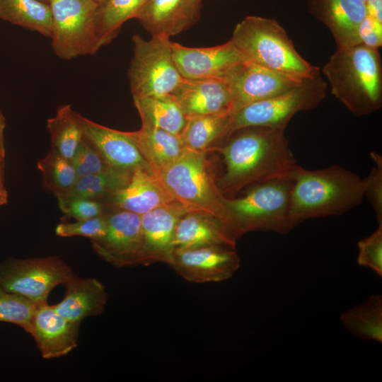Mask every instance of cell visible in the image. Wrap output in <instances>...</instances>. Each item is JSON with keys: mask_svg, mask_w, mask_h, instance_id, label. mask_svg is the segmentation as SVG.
<instances>
[{"mask_svg": "<svg viewBox=\"0 0 382 382\" xmlns=\"http://www.w3.org/2000/svg\"><path fill=\"white\" fill-rule=\"evenodd\" d=\"M213 150L224 158L226 171L217 185L226 195L271 180L291 178L298 168L285 129L252 126L233 131Z\"/></svg>", "mask_w": 382, "mask_h": 382, "instance_id": "1", "label": "cell"}, {"mask_svg": "<svg viewBox=\"0 0 382 382\" xmlns=\"http://www.w3.org/2000/svg\"><path fill=\"white\" fill-rule=\"evenodd\" d=\"M292 180L290 213L295 226L309 219L342 215L364 198V179L337 165L317 170L299 165Z\"/></svg>", "mask_w": 382, "mask_h": 382, "instance_id": "2", "label": "cell"}, {"mask_svg": "<svg viewBox=\"0 0 382 382\" xmlns=\"http://www.w3.org/2000/svg\"><path fill=\"white\" fill-rule=\"evenodd\" d=\"M331 93L357 117L382 106V62L378 50L363 45L337 48L322 68Z\"/></svg>", "mask_w": 382, "mask_h": 382, "instance_id": "3", "label": "cell"}, {"mask_svg": "<svg viewBox=\"0 0 382 382\" xmlns=\"http://www.w3.org/2000/svg\"><path fill=\"white\" fill-rule=\"evenodd\" d=\"M293 180L255 183L241 197L224 198V225L235 240L255 231L287 233L295 228L290 213Z\"/></svg>", "mask_w": 382, "mask_h": 382, "instance_id": "4", "label": "cell"}, {"mask_svg": "<svg viewBox=\"0 0 382 382\" xmlns=\"http://www.w3.org/2000/svg\"><path fill=\"white\" fill-rule=\"evenodd\" d=\"M230 40L247 60L289 76L303 79L320 70L300 54L274 18L248 16L236 25Z\"/></svg>", "mask_w": 382, "mask_h": 382, "instance_id": "5", "label": "cell"}, {"mask_svg": "<svg viewBox=\"0 0 382 382\" xmlns=\"http://www.w3.org/2000/svg\"><path fill=\"white\" fill-rule=\"evenodd\" d=\"M207 154L185 149L157 178L173 197L189 211L210 214L224 224L225 197L217 185Z\"/></svg>", "mask_w": 382, "mask_h": 382, "instance_id": "6", "label": "cell"}, {"mask_svg": "<svg viewBox=\"0 0 382 382\" xmlns=\"http://www.w3.org/2000/svg\"><path fill=\"white\" fill-rule=\"evenodd\" d=\"M327 87L319 70L283 93L248 105L232 114L230 135L236 129L252 126L286 129L297 112L312 110L324 100Z\"/></svg>", "mask_w": 382, "mask_h": 382, "instance_id": "7", "label": "cell"}, {"mask_svg": "<svg viewBox=\"0 0 382 382\" xmlns=\"http://www.w3.org/2000/svg\"><path fill=\"white\" fill-rule=\"evenodd\" d=\"M170 37L132 36L133 57L128 69L132 96L172 94L184 78L174 62Z\"/></svg>", "mask_w": 382, "mask_h": 382, "instance_id": "8", "label": "cell"}, {"mask_svg": "<svg viewBox=\"0 0 382 382\" xmlns=\"http://www.w3.org/2000/svg\"><path fill=\"white\" fill-rule=\"evenodd\" d=\"M52 12L51 46L60 59L93 55L100 49L96 35L93 0H50Z\"/></svg>", "mask_w": 382, "mask_h": 382, "instance_id": "9", "label": "cell"}, {"mask_svg": "<svg viewBox=\"0 0 382 382\" xmlns=\"http://www.w3.org/2000/svg\"><path fill=\"white\" fill-rule=\"evenodd\" d=\"M73 274L71 267L57 255L8 258L0 264V287L38 305L47 303L51 291Z\"/></svg>", "mask_w": 382, "mask_h": 382, "instance_id": "10", "label": "cell"}, {"mask_svg": "<svg viewBox=\"0 0 382 382\" xmlns=\"http://www.w3.org/2000/svg\"><path fill=\"white\" fill-rule=\"evenodd\" d=\"M105 216V235L91 241L94 252L117 267L140 265L143 248L141 216L121 209H108Z\"/></svg>", "mask_w": 382, "mask_h": 382, "instance_id": "11", "label": "cell"}, {"mask_svg": "<svg viewBox=\"0 0 382 382\" xmlns=\"http://www.w3.org/2000/svg\"><path fill=\"white\" fill-rule=\"evenodd\" d=\"M223 79L230 88L234 113L248 105L283 93L304 79L289 76L245 59L233 66Z\"/></svg>", "mask_w": 382, "mask_h": 382, "instance_id": "12", "label": "cell"}, {"mask_svg": "<svg viewBox=\"0 0 382 382\" xmlns=\"http://www.w3.org/2000/svg\"><path fill=\"white\" fill-rule=\"evenodd\" d=\"M169 265L190 282H219L233 277L240 257L236 248L219 245L175 249Z\"/></svg>", "mask_w": 382, "mask_h": 382, "instance_id": "13", "label": "cell"}, {"mask_svg": "<svg viewBox=\"0 0 382 382\" xmlns=\"http://www.w3.org/2000/svg\"><path fill=\"white\" fill-rule=\"evenodd\" d=\"M83 137L112 168L133 172L149 166L137 141V132H124L98 124L77 112Z\"/></svg>", "mask_w": 382, "mask_h": 382, "instance_id": "14", "label": "cell"}, {"mask_svg": "<svg viewBox=\"0 0 382 382\" xmlns=\"http://www.w3.org/2000/svg\"><path fill=\"white\" fill-rule=\"evenodd\" d=\"M175 65L184 79H224L236 64L246 59L229 40L213 47H190L171 42Z\"/></svg>", "mask_w": 382, "mask_h": 382, "instance_id": "15", "label": "cell"}, {"mask_svg": "<svg viewBox=\"0 0 382 382\" xmlns=\"http://www.w3.org/2000/svg\"><path fill=\"white\" fill-rule=\"evenodd\" d=\"M187 212L183 204L174 202L141 215L143 248L140 265L170 263L175 226Z\"/></svg>", "mask_w": 382, "mask_h": 382, "instance_id": "16", "label": "cell"}, {"mask_svg": "<svg viewBox=\"0 0 382 382\" xmlns=\"http://www.w3.org/2000/svg\"><path fill=\"white\" fill-rule=\"evenodd\" d=\"M81 323L60 316L48 303L38 304L28 333L34 339L41 355L53 359L66 355L78 345Z\"/></svg>", "mask_w": 382, "mask_h": 382, "instance_id": "17", "label": "cell"}, {"mask_svg": "<svg viewBox=\"0 0 382 382\" xmlns=\"http://www.w3.org/2000/svg\"><path fill=\"white\" fill-rule=\"evenodd\" d=\"M172 95L187 117L233 114L231 93L223 79H184Z\"/></svg>", "mask_w": 382, "mask_h": 382, "instance_id": "18", "label": "cell"}, {"mask_svg": "<svg viewBox=\"0 0 382 382\" xmlns=\"http://www.w3.org/2000/svg\"><path fill=\"white\" fill-rule=\"evenodd\" d=\"M177 202L148 168H137L128 183L102 202L105 209H121L142 215Z\"/></svg>", "mask_w": 382, "mask_h": 382, "instance_id": "19", "label": "cell"}, {"mask_svg": "<svg viewBox=\"0 0 382 382\" xmlns=\"http://www.w3.org/2000/svg\"><path fill=\"white\" fill-rule=\"evenodd\" d=\"M308 12L331 33L337 48L359 44L358 27L366 16L361 0H306Z\"/></svg>", "mask_w": 382, "mask_h": 382, "instance_id": "20", "label": "cell"}, {"mask_svg": "<svg viewBox=\"0 0 382 382\" xmlns=\"http://www.w3.org/2000/svg\"><path fill=\"white\" fill-rule=\"evenodd\" d=\"M202 5V0H148L137 19L151 35L170 37L198 21Z\"/></svg>", "mask_w": 382, "mask_h": 382, "instance_id": "21", "label": "cell"}, {"mask_svg": "<svg viewBox=\"0 0 382 382\" xmlns=\"http://www.w3.org/2000/svg\"><path fill=\"white\" fill-rule=\"evenodd\" d=\"M65 294L54 309L64 318L79 322L102 314L108 301L105 286L92 277H79L74 274L64 284Z\"/></svg>", "mask_w": 382, "mask_h": 382, "instance_id": "22", "label": "cell"}, {"mask_svg": "<svg viewBox=\"0 0 382 382\" xmlns=\"http://www.w3.org/2000/svg\"><path fill=\"white\" fill-rule=\"evenodd\" d=\"M236 241L219 219L199 212L190 211L178 219L173 236L175 249L219 245L236 248Z\"/></svg>", "mask_w": 382, "mask_h": 382, "instance_id": "23", "label": "cell"}, {"mask_svg": "<svg viewBox=\"0 0 382 382\" xmlns=\"http://www.w3.org/2000/svg\"><path fill=\"white\" fill-rule=\"evenodd\" d=\"M137 132L139 150L156 177L175 161L186 149L180 136L165 130L141 126Z\"/></svg>", "mask_w": 382, "mask_h": 382, "instance_id": "24", "label": "cell"}, {"mask_svg": "<svg viewBox=\"0 0 382 382\" xmlns=\"http://www.w3.org/2000/svg\"><path fill=\"white\" fill-rule=\"evenodd\" d=\"M132 97L141 126L163 129L180 136L187 117L172 94Z\"/></svg>", "mask_w": 382, "mask_h": 382, "instance_id": "25", "label": "cell"}, {"mask_svg": "<svg viewBox=\"0 0 382 382\" xmlns=\"http://www.w3.org/2000/svg\"><path fill=\"white\" fill-rule=\"evenodd\" d=\"M232 114L209 115L187 117L180 134L187 149L197 151H212L215 144L226 141L230 136Z\"/></svg>", "mask_w": 382, "mask_h": 382, "instance_id": "26", "label": "cell"}, {"mask_svg": "<svg viewBox=\"0 0 382 382\" xmlns=\"http://www.w3.org/2000/svg\"><path fill=\"white\" fill-rule=\"evenodd\" d=\"M0 19L50 37L52 12L40 0H0Z\"/></svg>", "mask_w": 382, "mask_h": 382, "instance_id": "27", "label": "cell"}, {"mask_svg": "<svg viewBox=\"0 0 382 382\" xmlns=\"http://www.w3.org/2000/svg\"><path fill=\"white\" fill-rule=\"evenodd\" d=\"M148 0H106L98 6L95 20L99 47L115 39L128 20L137 18Z\"/></svg>", "mask_w": 382, "mask_h": 382, "instance_id": "28", "label": "cell"}, {"mask_svg": "<svg viewBox=\"0 0 382 382\" xmlns=\"http://www.w3.org/2000/svg\"><path fill=\"white\" fill-rule=\"evenodd\" d=\"M345 328L361 340L382 342V296L371 295L340 317Z\"/></svg>", "mask_w": 382, "mask_h": 382, "instance_id": "29", "label": "cell"}, {"mask_svg": "<svg viewBox=\"0 0 382 382\" xmlns=\"http://www.w3.org/2000/svg\"><path fill=\"white\" fill-rule=\"evenodd\" d=\"M51 148L62 156L71 160L83 138L77 112L69 104L57 107L55 115L47 121Z\"/></svg>", "mask_w": 382, "mask_h": 382, "instance_id": "30", "label": "cell"}, {"mask_svg": "<svg viewBox=\"0 0 382 382\" xmlns=\"http://www.w3.org/2000/svg\"><path fill=\"white\" fill-rule=\"evenodd\" d=\"M132 173L112 169L79 177L71 189L57 199L86 198L103 202L124 187L128 183Z\"/></svg>", "mask_w": 382, "mask_h": 382, "instance_id": "31", "label": "cell"}, {"mask_svg": "<svg viewBox=\"0 0 382 382\" xmlns=\"http://www.w3.org/2000/svg\"><path fill=\"white\" fill-rule=\"evenodd\" d=\"M37 168L41 173L44 189L57 198L70 190L78 179L71 161L52 149L37 161Z\"/></svg>", "mask_w": 382, "mask_h": 382, "instance_id": "32", "label": "cell"}, {"mask_svg": "<svg viewBox=\"0 0 382 382\" xmlns=\"http://www.w3.org/2000/svg\"><path fill=\"white\" fill-rule=\"evenodd\" d=\"M37 304L0 287V322L10 323L28 332Z\"/></svg>", "mask_w": 382, "mask_h": 382, "instance_id": "33", "label": "cell"}, {"mask_svg": "<svg viewBox=\"0 0 382 382\" xmlns=\"http://www.w3.org/2000/svg\"><path fill=\"white\" fill-rule=\"evenodd\" d=\"M71 161L78 178L115 169L83 137Z\"/></svg>", "mask_w": 382, "mask_h": 382, "instance_id": "34", "label": "cell"}, {"mask_svg": "<svg viewBox=\"0 0 382 382\" xmlns=\"http://www.w3.org/2000/svg\"><path fill=\"white\" fill-rule=\"evenodd\" d=\"M105 213L103 215L74 222H62L55 227V234L59 237L82 236L91 240L103 238L107 231Z\"/></svg>", "mask_w": 382, "mask_h": 382, "instance_id": "35", "label": "cell"}, {"mask_svg": "<svg viewBox=\"0 0 382 382\" xmlns=\"http://www.w3.org/2000/svg\"><path fill=\"white\" fill-rule=\"evenodd\" d=\"M357 263L382 277V224L370 236L357 243Z\"/></svg>", "mask_w": 382, "mask_h": 382, "instance_id": "36", "label": "cell"}, {"mask_svg": "<svg viewBox=\"0 0 382 382\" xmlns=\"http://www.w3.org/2000/svg\"><path fill=\"white\" fill-rule=\"evenodd\" d=\"M371 157L375 162L368 175L363 178L364 182V197L369 201L378 220L382 224V156L371 152Z\"/></svg>", "mask_w": 382, "mask_h": 382, "instance_id": "37", "label": "cell"}, {"mask_svg": "<svg viewBox=\"0 0 382 382\" xmlns=\"http://www.w3.org/2000/svg\"><path fill=\"white\" fill-rule=\"evenodd\" d=\"M59 207L64 217L83 220L96 217L105 213L101 201L86 198L57 199Z\"/></svg>", "mask_w": 382, "mask_h": 382, "instance_id": "38", "label": "cell"}, {"mask_svg": "<svg viewBox=\"0 0 382 382\" xmlns=\"http://www.w3.org/2000/svg\"><path fill=\"white\" fill-rule=\"evenodd\" d=\"M359 44L378 50L382 45V23L366 15L358 27Z\"/></svg>", "mask_w": 382, "mask_h": 382, "instance_id": "39", "label": "cell"}, {"mask_svg": "<svg viewBox=\"0 0 382 382\" xmlns=\"http://www.w3.org/2000/svg\"><path fill=\"white\" fill-rule=\"evenodd\" d=\"M364 4L366 15L382 23V0H366Z\"/></svg>", "mask_w": 382, "mask_h": 382, "instance_id": "40", "label": "cell"}, {"mask_svg": "<svg viewBox=\"0 0 382 382\" xmlns=\"http://www.w3.org/2000/svg\"><path fill=\"white\" fill-rule=\"evenodd\" d=\"M6 126V118L0 108V157L5 158L6 148L4 132Z\"/></svg>", "mask_w": 382, "mask_h": 382, "instance_id": "41", "label": "cell"}, {"mask_svg": "<svg viewBox=\"0 0 382 382\" xmlns=\"http://www.w3.org/2000/svg\"><path fill=\"white\" fill-rule=\"evenodd\" d=\"M8 200V193L5 187L4 181L0 180V209L7 204Z\"/></svg>", "mask_w": 382, "mask_h": 382, "instance_id": "42", "label": "cell"}, {"mask_svg": "<svg viewBox=\"0 0 382 382\" xmlns=\"http://www.w3.org/2000/svg\"><path fill=\"white\" fill-rule=\"evenodd\" d=\"M5 158L0 157V180L4 181Z\"/></svg>", "mask_w": 382, "mask_h": 382, "instance_id": "43", "label": "cell"}, {"mask_svg": "<svg viewBox=\"0 0 382 382\" xmlns=\"http://www.w3.org/2000/svg\"><path fill=\"white\" fill-rule=\"evenodd\" d=\"M94 1H96L97 4H98L99 5L103 4L106 0H93Z\"/></svg>", "mask_w": 382, "mask_h": 382, "instance_id": "44", "label": "cell"}, {"mask_svg": "<svg viewBox=\"0 0 382 382\" xmlns=\"http://www.w3.org/2000/svg\"><path fill=\"white\" fill-rule=\"evenodd\" d=\"M40 1H44V2H46V3H48V4H49V1H50V0H40Z\"/></svg>", "mask_w": 382, "mask_h": 382, "instance_id": "45", "label": "cell"}, {"mask_svg": "<svg viewBox=\"0 0 382 382\" xmlns=\"http://www.w3.org/2000/svg\"><path fill=\"white\" fill-rule=\"evenodd\" d=\"M361 1L365 3L366 0H361Z\"/></svg>", "mask_w": 382, "mask_h": 382, "instance_id": "46", "label": "cell"}]
</instances>
